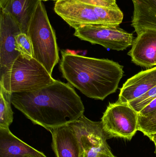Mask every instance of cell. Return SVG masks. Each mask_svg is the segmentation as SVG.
<instances>
[{
  "mask_svg": "<svg viewBox=\"0 0 156 157\" xmlns=\"http://www.w3.org/2000/svg\"><path fill=\"white\" fill-rule=\"evenodd\" d=\"M98 157H115V156H111L108 155H105V154H100L99 155V156Z\"/></svg>",
  "mask_w": 156,
  "mask_h": 157,
  "instance_id": "7402d4cb",
  "label": "cell"
},
{
  "mask_svg": "<svg viewBox=\"0 0 156 157\" xmlns=\"http://www.w3.org/2000/svg\"><path fill=\"white\" fill-rule=\"evenodd\" d=\"M41 0H0V11L17 22L22 33L27 34L30 21Z\"/></svg>",
  "mask_w": 156,
  "mask_h": 157,
  "instance_id": "4fadbf2b",
  "label": "cell"
},
{
  "mask_svg": "<svg viewBox=\"0 0 156 157\" xmlns=\"http://www.w3.org/2000/svg\"><path fill=\"white\" fill-rule=\"evenodd\" d=\"M16 44L17 50L21 54L33 57L32 42L28 35L21 33L16 37Z\"/></svg>",
  "mask_w": 156,
  "mask_h": 157,
  "instance_id": "d6986e66",
  "label": "cell"
},
{
  "mask_svg": "<svg viewBox=\"0 0 156 157\" xmlns=\"http://www.w3.org/2000/svg\"><path fill=\"white\" fill-rule=\"evenodd\" d=\"M70 123L79 140L81 157H98L100 154L114 156L106 142L101 121H93L83 115Z\"/></svg>",
  "mask_w": 156,
  "mask_h": 157,
  "instance_id": "ba28073f",
  "label": "cell"
},
{
  "mask_svg": "<svg viewBox=\"0 0 156 157\" xmlns=\"http://www.w3.org/2000/svg\"><path fill=\"white\" fill-rule=\"evenodd\" d=\"M21 33L20 25L13 17L0 11V77L9 71L21 54L16 49V37Z\"/></svg>",
  "mask_w": 156,
  "mask_h": 157,
  "instance_id": "9c48e42d",
  "label": "cell"
},
{
  "mask_svg": "<svg viewBox=\"0 0 156 157\" xmlns=\"http://www.w3.org/2000/svg\"><path fill=\"white\" fill-rule=\"evenodd\" d=\"M74 35L81 40L117 51L126 49L134 40L133 34L121 28L119 25H87L75 29Z\"/></svg>",
  "mask_w": 156,
  "mask_h": 157,
  "instance_id": "52a82bcc",
  "label": "cell"
},
{
  "mask_svg": "<svg viewBox=\"0 0 156 157\" xmlns=\"http://www.w3.org/2000/svg\"><path fill=\"white\" fill-rule=\"evenodd\" d=\"M147 136L150 139V140L155 145H156V133L149 135Z\"/></svg>",
  "mask_w": 156,
  "mask_h": 157,
  "instance_id": "44dd1931",
  "label": "cell"
},
{
  "mask_svg": "<svg viewBox=\"0 0 156 157\" xmlns=\"http://www.w3.org/2000/svg\"><path fill=\"white\" fill-rule=\"evenodd\" d=\"M128 55L138 66L146 68L156 66V30L146 29L137 34Z\"/></svg>",
  "mask_w": 156,
  "mask_h": 157,
  "instance_id": "30bf717a",
  "label": "cell"
},
{
  "mask_svg": "<svg viewBox=\"0 0 156 157\" xmlns=\"http://www.w3.org/2000/svg\"><path fill=\"white\" fill-rule=\"evenodd\" d=\"M134 11L131 25L136 34L146 29L156 30V0H132Z\"/></svg>",
  "mask_w": 156,
  "mask_h": 157,
  "instance_id": "9a60e30c",
  "label": "cell"
},
{
  "mask_svg": "<svg viewBox=\"0 0 156 157\" xmlns=\"http://www.w3.org/2000/svg\"><path fill=\"white\" fill-rule=\"evenodd\" d=\"M56 1V2H57V1H59V0H41V1H44V2H47V1Z\"/></svg>",
  "mask_w": 156,
  "mask_h": 157,
  "instance_id": "603a6c76",
  "label": "cell"
},
{
  "mask_svg": "<svg viewBox=\"0 0 156 157\" xmlns=\"http://www.w3.org/2000/svg\"><path fill=\"white\" fill-rule=\"evenodd\" d=\"M60 70L71 86L88 98L103 100L116 92L123 76V67L107 59L61 51Z\"/></svg>",
  "mask_w": 156,
  "mask_h": 157,
  "instance_id": "7a4b0ae2",
  "label": "cell"
},
{
  "mask_svg": "<svg viewBox=\"0 0 156 157\" xmlns=\"http://www.w3.org/2000/svg\"><path fill=\"white\" fill-rule=\"evenodd\" d=\"M11 101L33 123L49 132L78 120L85 111L71 85L57 80L35 91L13 93Z\"/></svg>",
  "mask_w": 156,
  "mask_h": 157,
  "instance_id": "6da1fadb",
  "label": "cell"
},
{
  "mask_svg": "<svg viewBox=\"0 0 156 157\" xmlns=\"http://www.w3.org/2000/svg\"><path fill=\"white\" fill-rule=\"evenodd\" d=\"M156 111V98L147 105L139 113L140 116H144L152 113Z\"/></svg>",
  "mask_w": 156,
  "mask_h": 157,
  "instance_id": "ffe728a7",
  "label": "cell"
},
{
  "mask_svg": "<svg viewBox=\"0 0 156 157\" xmlns=\"http://www.w3.org/2000/svg\"><path fill=\"white\" fill-rule=\"evenodd\" d=\"M54 11L75 29L90 25H120L124 17L116 0H59Z\"/></svg>",
  "mask_w": 156,
  "mask_h": 157,
  "instance_id": "3957f363",
  "label": "cell"
},
{
  "mask_svg": "<svg viewBox=\"0 0 156 157\" xmlns=\"http://www.w3.org/2000/svg\"><path fill=\"white\" fill-rule=\"evenodd\" d=\"M156 86V66L142 71L128 79L121 89L117 101L128 103L146 94Z\"/></svg>",
  "mask_w": 156,
  "mask_h": 157,
  "instance_id": "7c38bea8",
  "label": "cell"
},
{
  "mask_svg": "<svg viewBox=\"0 0 156 157\" xmlns=\"http://www.w3.org/2000/svg\"><path fill=\"white\" fill-rule=\"evenodd\" d=\"M27 35L32 42L33 58L52 75L53 69L59 61V49L55 31L42 2L30 21Z\"/></svg>",
  "mask_w": 156,
  "mask_h": 157,
  "instance_id": "5b68a950",
  "label": "cell"
},
{
  "mask_svg": "<svg viewBox=\"0 0 156 157\" xmlns=\"http://www.w3.org/2000/svg\"><path fill=\"white\" fill-rule=\"evenodd\" d=\"M101 121L107 139L131 140L139 131V113L128 103H110Z\"/></svg>",
  "mask_w": 156,
  "mask_h": 157,
  "instance_id": "8992f818",
  "label": "cell"
},
{
  "mask_svg": "<svg viewBox=\"0 0 156 157\" xmlns=\"http://www.w3.org/2000/svg\"><path fill=\"white\" fill-rule=\"evenodd\" d=\"M56 81L39 62L33 57L21 54L9 71L0 77V86L13 93L35 91Z\"/></svg>",
  "mask_w": 156,
  "mask_h": 157,
  "instance_id": "277c9868",
  "label": "cell"
},
{
  "mask_svg": "<svg viewBox=\"0 0 156 157\" xmlns=\"http://www.w3.org/2000/svg\"><path fill=\"white\" fill-rule=\"evenodd\" d=\"M52 148L56 157H81L78 135L70 123L52 129Z\"/></svg>",
  "mask_w": 156,
  "mask_h": 157,
  "instance_id": "8fae6325",
  "label": "cell"
},
{
  "mask_svg": "<svg viewBox=\"0 0 156 157\" xmlns=\"http://www.w3.org/2000/svg\"><path fill=\"white\" fill-rule=\"evenodd\" d=\"M0 90V127L9 128L13 120L11 107L12 93L7 92L1 86Z\"/></svg>",
  "mask_w": 156,
  "mask_h": 157,
  "instance_id": "2e32d148",
  "label": "cell"
},
{
  "mask_svg": "<svg viewBox=\"0 0 156 157\" xmlns=\"http://www.w3.org/2000/svg\"><path fill=\"white\" fill-rule=\"evenodd\" d=\"M0 157H47L13 134L9 128L0 127Z\"/></svg>",
  "mask_w": 156,
  "mask_h": 157,
  "instance_id": "5bb4252c",
  "label": "cell"
},
{
  "mask_svg": "<svg viewBox=\"0 0 156 157\" xmlns=\"http://www.w3.org/2000/svg\"><path fill=\"white\" fill-rule=\"evenodd\" d=\"M139 131L146 136L156 133V111L146 116L139 115Z\"/></svg>",
  "mask_w": 156,
  "mask_h": 157,
  "instance_id": "e0dca14e",
  "label": "cell"
},
{
  "mask_svg": "<svg viewBox=\"0 0 156 157\" xmlns=\"http://www.w3.org/2000/svg\"><path fill=\"white\" fill-rule=\"evenodd\" d=\"M155 64H156V62H155Z\"/></svg>",
  "mask_w": 156,
  "mask_h": 157,
  "instance_id": "d4e9b609",
  "label": "cell"
},
{
  "mask_svg": "<svg viewBox=\"0 0 156 157\" xmlns=\"http://www.w3.org/2000/svg\"><path fill=\"white\" fill-rule=\"evenodd\" d=\"M156 98V86L146 94L138 98L128 102V104L139 113L147 105Z\"/></svg>",
  "mask_w": 156,
  "mask_h": 157,
  "instance_id": "ac0fdd59",
  "label": "cell"
},
{
  "mask_svg": "<svg viewBox=\"0 0 156 157\" xmlns=\"http://www.w3.org/2000/svg\"><path fill=\"white\" fill-rule=\"evenodd\" d=\"M155 154L156 155V145H155Z\"/></svg>",
  "mask_w": 156,
  "mask_h": 157,
  "instance_id": "cb8c5ba5",
  "label": "cell"
}]
</instances>
